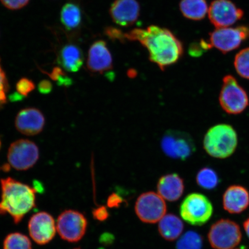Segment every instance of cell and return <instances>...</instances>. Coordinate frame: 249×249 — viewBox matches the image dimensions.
<instances>
[{
    "instance_id": "1",
    "label": "cell",
    "mask_w": 249,
    "mask_h": 249,
    "mask_svg": "<svg viewBox=\"0 0 249 249\" xmlns=\"http://www.w3.org/2000/svg\"><path fill=\"white\" fill-rule=\"evenodd\" d=\"M124 40L138 41L147 49L149 58L161 70L176 64L183 53L182 43L169 30L157 26L124 33Z\"/></svg>"
},
{
    "instance_id": "2",
    "label": "cell",
    "mask_w": 249,
    "mask_h": 249,
    "mask_svg": "<svg viewBox=\"0 0 249 249\" xmlns=\"http://www.w3.org/2000/svg\"><path fill=\"white\" fill-rule=\"evenodd\" d=\"M0 183V214H8L15 224H18L26 214L36 207V191L11 177L1 179Z\"/></svg>"
},
{
    "instance_id": "3",
    "label": "cell",
    "mask_w": 249,
    "mask_h": 249,
    "mask_svg": "<svg viewBox=\"0 0 249 249\" xmlns=\"http://www.w3.org/2000/svg\"><path fill=\"white\" fill-rule=\"evenodd\" d=\"M238 144L237 134L231 126L219 124L212 127L205 135L204 148L211 157L228 158L234 152Z\"/></svg>"
},
{
    "instance_id": "4",
    "label": "cell",
    "mask_w": 249,
    "mask_h": 249,
    "mask_svg": "<svg viewBox=\"0 0 249 249\" xmlns=\"http://www.w3.org/2000/svg\"><path fill=\"white\" fill-rule=\"evenodd\" d=\"M180 216L190 225L202 226L210 219L213 206L206 196L197 193L186 196L180 207Z\"/></svg>"
},
{
    "instance_id": "5",
    "label": "cell",
    "mask_w": 249,
    "mask_h": 249,
    "mask_svg": "<svg viewBox=\"0 0 249 249\" xmlns=\"http://www.w3.org/2000/svg\"><path fill=\"white\" fill-rule=\"evenodd\" d=\"M221 107L229 114L242 113L249 106L247 92L231 75L223 78V86L219 96Z\"/></svg>"
},
{
    "instance_id": "6",
    "label": "cell",
    "mask_w": 249,
    "mask_h": 249,
    "mask_svg": "<svg viewBox=\"0 0 249 249\" xmlns=\"http://www.w3.org/2000/svg\"><path fill=\"white\" fill-rule=\"evenodd\" d=\"M242 232L237 223L229 219H220L211 226L208 238L214 249H233L242 240Z\"/></svg>"
},
{
    "instance_id": "7",
    "label": "cell",
    "mask_w": 249,
    "mask_h": 249,
    "mask_svg": "<svg viewBox=\"0 0 249 249\" xmlns=\"http://www.w3.org/2000/svg\"><path fill=\"white\" fill-rule=\"evenodd\" d=\"M88 222L84 214L73 210H65L58 216L57 231L61 239L68 242H79L85 235Z\"/></svg>"
},
{
    "instance_id": "8",
    "label": "cell",
    "mask_w": 249,
    "mask_h": 249,
    "mask_svg": "<svg viewBox=\"0 0 249 249\" xmlns=\"http://www.w3.org/2000/svg\"><path fill=\"white\" fill-rule=\"evenodd\" d=\"M39 157L38 146L29 140H18L12 143L8 149V163L18 171L30 169L36 164Z\"/></svg>"
},
{
    "instance_id": "9",
    "label": "cell",
    "mask_w": 249,
    "mask_h": 249,
    "mask_svg": "<svg viewBox=\"0 0 249 249\" xmlns=\"http://www.w3.org/2000/svg\"><path fill=\"white\" fill-rule=\"evenodd\" d=\"M135 209L137 215L142 222L152 224L162 219L166 214L167 206L160 195L149 192L139 196Z\"/></svg>"
},
{
    "instance_id": "10",
    "label": "cell",
    "mask_w": 249,
    "mask_h": 249,
    "mask_svg": "<svg viewBox=\"0 0 249 249\" xmlns=\"http://www.w3.org/2000/svg\"><path fill=\"white\" fill-rule=\"evenodd\" d=\"M161 148L168 157L175 160H186L194 154L195 145L188 134L170 130L161 140Z\"/></svg>"
},
{
    "instance_id": "11",
    "label": "cell",
    "mask_w": 249,
    "mask_h": 249,
    "mask_svg": "<svg viewBox=\"0 0 249 249\" xmlns=\"http://www.w3.org/2000/svg\"><path fill=\"white\" fill-rule=\"evenodd\" d=\"M210 43L224 54L239 48L249 37L248 27L219 28L210 34Z\"/></svg>"
},
{
    "instance_id": "12",
    "label": "cell",
    "mask_w": 249,
    "mask_h": 249,
    "mask_svg": "<svg viewBox=\"0 0 249 249\" xmlns=\"http://www.w3.org/2000/svg\"><path fill=\"white\" fill-rule=\"evenodd\" d=\"M28 229L36 244L45 245L54 238L57 227L54 217L46 212H39L30 217Z\"/></svg>"
},
{
    "instance_id": "13",
    "label": "cell",
    "mask_w": 249,
    "mask_h": 249,
    "mask_svg": "<svg viewBox=\"0 0 249 249\" xmlns=\"http://www.w3.org/2000/svg\"><path fill=\"white\" fill-rule=\"evenodd\" d=\"M208 13L211 22L216 29L231 26L244 16L242 9L236 7L230 0H214L211 3Z\"/></svg>"
},
{
    "instance_id": "14",
    "label": "cell",
    "mask_w": 249,
    "mask_h": 249,
    "mask_svg": "<svg viewBox=\"0 0 249 249\" xmlns=\"http://www.w3.org/2000/svg\"><path fill=\"white\" fill-rule=\"evenodd\" d=\"M87 67L93 73L103 74L113 70V58L104 40H97L90 47Z\"/></svg>"
},
{
    "instance_id": "15",
    "label": "cell",
    "mask_w": 249,
    "mask_h": 249,
    "mask_svg": "<svg viewBox=\"0 0 249 249\" xmlns=\"http://www.w3.org/2000/svg\"><path fill=\"white\" fill-rule=\"evenodd\" d=\"M16 128L24 135H38L45 126V119L38 108L29 107L22 109L15 118Z\"/></svg>"
},
{
    "instance_id": "16",
    "label": "cell",
    "mask_w": 249,
    "mask_h": 249,
    "mask_svg": "<svg viewBox=\"0 0 249 249\" xmlns=\"http://www.w3.org/2000/svg\"><path fill=\"white\" fill-rule=\"evenodd\" d=\"M140 5L136 0H115L110 14L115 23L122 27L135 24L140 15Z\"/></svg>"
},
{
    "instance_id": "17",
    "label": "cell",
    "mask_w": 249,
    "mask_h": 249,
    "mask_svg": "<svg viewBox=\"0 0 249 249\" xmlns=\"http://www.w3.org/2000/svg\"><path fill=\"white\" fill-rule=\"evenodd\" d=\"M224 209L232 214L242 213L249 206V192L242 186L232 185L227 188L223 197Z\"/></svg>"
},
{
    "instance_id": "18",
    "label": "cell",
    "mask_w": 249,
    "mask_h": 249,
    "mask_svg": "<svg viewBox=\"0 0 249 249\" xmlns=\"http://www.w3.org/2000/svg\"><path fill=\"white\" fill-rule=\"evenodd\" d=\"M184 183L178 174H167L159 180L157 185L158 194L169 201L178 200L184 191Z\"/></svg>"
},
{
    "instance_id": "19",
    "label": "cell",
    "mask_w": 249,
    "mask_h": 249,
    "mask_svg": "<svg viewBox=\"0 0 249 249\" xmlns=\"http://www.w3.org/2000/svg\"><path fill=\"white\" fill-rule=\"evenodd\" d=\"M83 53L79 46L68 44L62 47L57 57V63L69 72H77L83 66Z\"/></svg>"
},
{
    "instance_id": "20",
    "label": "cell",
    "mask_w": 249,
    "mask_h": 249,
    "mask_svg": "<svg viewBox=\"0 0 249 249\" xmlns=\"http://www.w3.org/2000/svg\"><path fill=\"white\" fill-rule=\"evenodd\" d=\"M158 230L164 239L173 241L181 235L183 230V223L175 214H165L160 221Z\"/></svg>"
},
{
    "instance_id": "21",
    "label": "cell",
    "mask_w": 249,
    "mask_h": 249,
    "mask_svg": "<svg viewBox=\"0 0 249 249\" xmlns=\"http://www.w3.org/2000/svg\"><path fill=\"white\" fill-rule=\"evenodd\" d=\"M179 7L184 17L193 20H200L208 12L206 0H181Z\"/></svg>"
},
{
    "instance_id": "22",
    "label": "cell",
    "mask_w": 249,
    "mask_h": 249,
    "mask_svg": "<svg viewBox=\"0 0 249 249\" xmlns=\"http://www.w3.org/2000/svg\"><path fill=\"white\" fill-rule=\"evenodd\" d=\"M60 19L62 24L68 31L79 28L82 21V10L79 5L71 2L65 4L61 9Z\"/></svg>"
},
{
    "instance_id": "23",
    "label": "cell",
    "mask_w": 249,
    "mask_h": 249,
    "mask_svg": "<svg viewBox=\"0 0 249 249\" xmlns=\"http://www.w3.org/2000/svg\"><path fill=\"white\" fill-rule=\"evenodd\" d=\"M3 249H33L29 238L20 232L9 233L3 242Z\"/></svg>"
},
{
    "instance_id": "24",
    "label": "cell",
    "mask_w": 249,
    "mask_h": 249,
    "mask_svg": "<svg viewBox=\"0 0 249 249\" xmlns=\"http://www.w3.org/2000/svg\"><path fill=\"white\" fill-rule=\"evenodd\" d=\"M196 181L202 188L213 190L219 184V178L215 171L209 167H204L198 171Z\"/></svg>"
},
{
    "instance_id": "25",
    "label": "cell",
    "mask_w": 249,
    "mask_h": 249,
    "mask_svg": "<svg viewBox=\"0 0 249 249\" xmlns=\"http://www.w3.org/2000/svg\"><path fill=\"white\" fill-rule=\"evenodd\" d=\"M202 238L197 232L187 231L177 243V249H202Z\"/></svg>"
},
{
    "instance_id": "26",
    "label": "cell",
    "mask_w": 249,
    "mask_h": 249,
    "mask_svg": "<svg viewBox=\"0 0 249 249\" xmlns=\"http://www.w3.org/2000/svg\"><path fill=\"white\" fill-rule=\"evenodd\" d=\"M234 66L239 76L249 79V48L242 50L236 55Z\"/></svg>"
},
{
    "instance_id": "27",
    "label": "cell",
    "mask_w": 249,
    "mask_h": 249,
    "mask_svg": "<svg viewBox=\"0 0 249 249\" xmlns=\"http://www.w3.org/2000/svg\"><path fill=\"white\" fill-rule=\"evenodd\" d=\"M48 74L53 80L57 83L58 86L69 87L72 84V80L60 68H54L52 72Z\"/></svg>"
},
{
    "instance_id": "28",
    "label": "cell",
    "mask_w": 249,
    "mask_h": 249,
    "mask_svg": "<svg viewBox=\"0 0 249 249\" xmlns=\"http://www.w3.org/2000/svg\"><path fill=\"white\" fill-rule=\"evenodd\" d=\"M9 85L7 76L3 70L0 60V109L7 104V93L8 91Z\"/></svg>"
},
{
    "instance_id": "29",
    "label": "cell",
    "mask_w": 249,
    "mask_h": 249,
    "mask_svg": "<svg viewBox=\"0 0 249 249\" xmlns=\"http://www.w3.org/2000/svg\"><path fill=\"white\" fill-rule=\"evenodd\" d=\"M35 88L36 86L32 81L27 78H22L17 84V92L24 97H27Z\"/></svg>"
},
{
    "instance_id": "30",
    "label": "cell",
    "mask_w": 249,
    "mask_h": 249,
    "mask_svg": "<svg viewBox=\"0 0 249 249\" xmlns=\"http://www.w3.org/2000/svg\"><path fill=\"white\" fill-rule=\"evenodd\" d=\"M212 48L209 42L202 40L200 43H194L190 47L189 53L194 57H198L203 54L204 51H207Z\"/></svg>"
},
{
    "instance_id": "31",
    "label": "cell",
    "mask_w": 249,
    "mask_h": 249,
    "mask_svg": "<svg viewBox=\"0 0 249 249\" xmlns=\"http://www.w3.org/2000/svg\"><path fill=\"white\" fill-rule=\"evenodd\" d=\"M5 7L11 10H17L26 6L30 0H0Z\"/></svg>"
},
{
    "instance_id": "32",
    "label": "cell",
    "mask_w": 249,
    "mask_h": 249,
    "mask_svg": "<svg viewBox=\"0 0 249 249\" xmlns=\"http://www.w3.org/2000/svg\"><path fill=\"white\" fill-rule=\"evenodd\" d=\"M92 216L95 220L99 222H104L109 217L107 208L105 206H100L95 208L92 211Z\"/></svg>"
},
{
    "instance_id": "33",
    "label": "cell",
    "mask_w": 249,
    "mask_h": 249,
    "mask_svg": "<svg viewBox=\"0 0 249 249\" xmlns=\"http://www.w3.org/2000/svg\"><path fill=\"white\" fill-rule=\"evenodd\" d=\"M124 202L123 199L120 195L113 194L109 196L107 201V205L109 208H118Z\"/></svg>"
},
{
    "instance_id": "34",
    "label": "cell",
    "mask_w": 249,
    "mask_h": 249,
    "mask_svg": "<svg viewBox=\"0 0 249 249\" xmlns=\"http://www.w3.org/2000/svg\"><path fill=\"white\" fill-rule=\"evenodd\" d=\"M53 89L52 84L49 80H43L39 83L38 91L42 94H48Z\"/></svg>"
},
{
    "instance_id": "35",
    "label": "cell",
    "mask_w": 249,
    "mask_h": 249,
    "mask_svg": "<svg viewBox=\"0 0 249 249\" xmlns=\"http://www.w3.org/2000/svg\"><path fill=\"white\" fill-rule=\"evenodd\" d=\"M24 96L20 94L19 93L16 92L9 96V99L12 102L20 101L23 100Z\"/></svg>"
},
{
    "instance_id": "36",
    "label": "cell",
    "mask_w": 249,
    "mask_h": 249,
    "mask_svg": "<svg viewBox=\"0 0 249 249\" xmlns=\"http://www.w3.org/2000/svg\"><path fill=\"white\" fill-rule=\"evenodd\" d=\"M111 237L112 236H111V235H108L107 233H105V235H103L101 236V240L102 243L105 242V244H107V242H110L111 241Z\"/></svg>"
},
{
    "instance_id": "37",
    "label": "cell",
    "mask_w": 249,
    "mask_h": 249,
    "mask_svg": "<svg viewBox=\"0 0 249 249\" xmlns=\"http://www.w3.org/2000/svg\"><path fill=\"white\" fill-rule=\"evenodd\" d=\"M244 227L246 233H247V235L249 238V217L247 220L245 221V222L244 223Z\"/></svg>"
},
{
    "instance_id": "38",
    "label": "cell",
    "mask_w": 249,
    "mask_h": 249,
    "mask_svg": "<svg viewBox=\"0 0 249 249\" xmlns=\"http://www.w3.org/2000/svg\"><path fill=\"white\" fill-rule=\"evenodd\" d=\"M1 141H0V148H1Z\"/></svg>"
},
{
    "instance_id": "39",
    "label": "cell",
    "mask_w": 249,
    "mask_h": 249,
    "mask_svg": "<svg viewBox=\"0 0 249 249\" xmlns=\"http://www.w3.org/2000/svg\"><path fill=\"white\" fill-rule=\"evenodd\" d=\"M80 249V248H74V249Z\"/></svg>"
}]
</instances>
